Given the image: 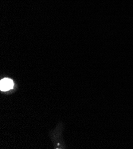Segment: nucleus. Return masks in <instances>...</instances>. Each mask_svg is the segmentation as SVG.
<instances>
[{"instance_id":"1","label":"nucleus","mask_w":133,"mask_h":149,"mask_svg":"<svg viewBox=\"0 0 133 149\" xmlns=\"http://www.w3.org/2000/svg\"><path fill=\"white\" fill-rule=\"evenodd\" d=\"M14 87L13 81L9 79H4L0 83V89L1 91H7L12 89Z\"/></svg>"}]
</instances>
